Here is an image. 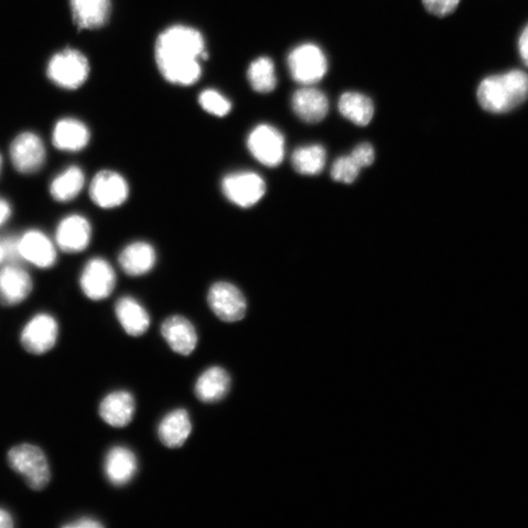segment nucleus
<instances>
[{
	"mask_svg": "<svg viewBox=\"0 0 528 528\" xmlns=\"http://www.w3.org/2000/svg\"><path fill=\"white\" fill-rule=\"evenodd\" d=\"M192 432V423L186 409H176L161 420L158 428L160 443L168 448H179L186 443Z\"/></svg>",
	"mask_w": 528,
	"mask_h": 528,
	"instance_id": "obj_24",
	"label": "nucleus"
},
{
	"mask_svg": "<svg viewBox=\"0 0 528 528\" xmlns=\"http://www.w3.org/2000/svg\"><path fill=\"white\" fill-rule=\"evenodd\" d=\"M134 413V397L126 391H117L106 395L100 406L101 419L114 428H124L131 424Z\"/></svg>",
	"mask_w": 528,
	"mask_h": 528,
	"instance_id": "obj_20",
	"label": "nucleus"
},
{
	"mask_svg": "<svg viewBox=\"0 0 528 528\" xmlns=\"http://www.w3.org/2000/svg\"><path fill=\"white\" fill-rule=\"evenodd\" d=\"M288 68L295 82L312 85L325 77L328 60L325 53L315 43H304L289 54Z\"/></svg>",
	"mask_w": 528,
	"mask_h": 528,
	"instance_id": "obj_5",
	"label": "nucleus"
},
{
	"mask_svg": "<svg viewBox=\"0 0 528 528\" xmlns=\"http://www.w3.org/2000/svg\"><path fill=\"white\" fill-rule=\"evenodd\" d=\"M74 24L81 30L103 27L111 13L110 0H70Z\"/></svg>",
	"mask_w": 528,
	"mask_h": 528,
	"instance_id": "obj_23",
	"label": "nucleus"
},
{
	"mask_svg": "<svg viewBox=\"0 0 528 528\" xmlns=\"http://www.w3.org/2000/svg\"><path fill=\"white\" fill-rule=\"evenodd\" d=\"M461 0H423L428 13L437 17H446L454 13Z\"/></svg>",
	"mask_w": 528,
	"mask_h": 528,
	"instance_id": "obj_32",
	"label": "nucleus"
},
{
	"mask_svg": "<svg viewBox=\"0 0 528 528\" xmlns=\"http://www.w3.org/2000/svg\"><path fill=\"white\" fill-rule=\"evenodd\" d=\"M208 304L213 314L224 322H238L247 314L244 294L238 287L229 282L214 283L209 290Z\"/></svg>",
	"mask_w": 528,
	"mask_h": 528,
	"instance_id": "obj_14",
	"label": "nucleus"
},
{
	"mask_svg": "<svg viewBox=\"0 0 528 528\" xmlns=\"http://www.w3.org/2000/svg\"><path fill=\"white\" fill-rule=\"evenodd\" d=\"M251 155L262 165L276 168L283 163L285 157V138L273 126H256L247 139Z\"/></svg>",
	"mask_w": 528,
	"mask_h": 528,
	"instance_id": "obj_9",
	"label": "nucleus"
},
{
	"mask_svg": "<svg viewBox=\"0 0 528 528\" xmlns=\"http://www.w3.org/2000/svg\"><path fill=\"white\" fill-rule=\"evenodd\" d=\"M326 150L320 144L299 147L292 155L293 168L301 176L320 175L326 166Z\"/></svg>",
	"mask_w": 528,
	"mask_h": 528,
	"instance_id": "obj_28",
	"label": "nucleus"
},
{
	"mask_svg": "<svg viewBox=\"0 0 528 528\" xmlns=\"http://www.w3.org/2000/svg\"><path fill=\"white\" fill-rule=\"evenodd\" d=\"M160 333L169 348L178 354L188 357L197 347L196 329L185 316H174L167 318L161 325Z\"/></svg>",
	"mask_w": 528,
	"mask_h": 528,
	"instance_id": "obj_17",
	"label": "nucleus"
},
{
	"mask_svg": "<svg viewBox=\"0 0 528 528\" xmlns=\"http://www.w3.org/2000/svg\"><path fill=\"white\" fill-rule=\"evenodd\" d=\"M360 167L355 163L351 156H342L335 160L331 169L333 180L344 185H351L360 174Z\"/></svg>",
	"mask_w": 528,
	"mask_h": 528,
	"instance_id": "obj_31",
	"label": "nucleus"
},
{
	"mask_svg": "<svg viewBox=\"0 0 528 528\" xmlns=\"http://www.w3.org/2000/svg\"><path fill=\"white\" fill-rule=\"evenodd\" d=\"M157 253L154 247L147 242L137 241L127 245L118 255V264L129 276H143L154 268Z\"/></svg>",
	"mask_w": 528,
	"mask_h": 528,
	"instance_id": "obj_21",
	"label": "nucleus"
},
{
	"mask_svg": "<svg viewBox=\"0 0 528 528\" xmlns=\"http://www.w3.org/2000/svg\"><path fill=\"white\" fill-rule=\"evenodd\" d=\"M115 312L117 321L129 336H143L150 327L151 318L148 311L133 297L125 296L118 299Z\"/></svg>",
	"mask_w": 528,
	"mask_h": 528,
	"instance_id": "obj_22",
	"label": "nucleus"
},
{
	"mask_svg": "<svg viewBox=\"0 0 528 528\" xmlns=\"http://www.w3.org/2000/svg\"><path fill=\"white\" fill-rule=\"evenodd\" d=\"M7 462L11 469L25 479L27 486L36 491L45 489L51 480L48 459L41 448L22 444L8 451Z\"/></svg>",
	"mask_w": 528,
	"mask_h": 528,
	"instance_id": "obj_3",
	"label": "nucleus"
},
{
	"mask_svg": "<svg viewBox=\"0 0 528 528\" xmlns=\"http://www.w3.org/2000/svg\"><path fill=\"white\" fill-rule=\"evenodd\" d=\"M84 186V171L78 165H71L51 179L48 191L54 201L66 203L78 198Z\"/></svg>",
	"mask_w": 528,
	"mask_h": 528,
	"instance_id": "obj_26",
	"label": "nucleus"
},
{
	"mask_svg": "<svg viewBox=\"0 0 528 528\" xmlns=\"http://www.w3.org/2000/svg\"><path fill=\"white\" fill-rule=\"evenodd\" d=\"M156 62L161 75L170 83L189 86L199 81V60L207 58L200 31L187 26H172L159 36Z\"/></svg>",
	"mask_w": 528,
	"mask_h": 528,
	"instance_id": "obj_1",
	"label": "nucleus"
},
{
	"mask_svg": "<svg viewBox=\"0 0 528 528\" xmlns=\"http://www.w3.org/2000/svg\"><path fill=\"white\" fill-rule=\"evenodd\" d=\"M59 323L48 312H39L22 329L20 342L23 349L34 355H43L56 346Z\"/></svg>",
	"mask_w": 528,
	"mask_h": 528,
	"instance_id": "obj_8",
	"label": "nucleus"
},
{
	"mask_svg": "<svg viewBox=\"0 0 528 528\" xmlns=\"http://www.w3.org/2000/svg\"><path fill=\"white\" fill-rule=\"evenodd\" d=\"M14 525L13 515L6 509L0 507V528H13Z\"/></svg>",
	"mask_w": 528,
	"mask_h": 528,
	"instance_id": "obj_37",
	"label": "nucleus"
},
{
	"mask_svg": "<svg viewBox=\"0 0 528 528\" xmlns=\"http://www.w3.org/2000/svg\"><path fill=\"white\" fill-rule=\"evenodd\" d=\"M199 103L204 111L220 117L229 115L232 108L230 101L214 90L203 91L199 96Z\"/></svg>",
	"mask_w": 528,
	"mask_h": 528,
	"instance_id": "obj_30",
	"label": "nucleus"
},
{
	"mask_svg": "<svg viewBox=\"0 0 528 528\" xmlns=\"http://www.w3.org/2000/svg\"><path fill=\"white\" fill-rule=\"evenodd\" d=\"M11 164L19 174H38L47 164L48 152L39 135L31 132L18 134L9 147Z\"/></svg>",
	"mask_w": 528,
	"mask_h": 528,
	"instance_id": "obj_6",
	"label": "nucleus"
},
{
	"mask_svg": "<svg viewBox=\"0 0 528 528\" xmlns=\"http://www.w3.org/2000/svg\"><path fill=\"white\" fill-rule=\"evenodd\" d=\"M117 284V275L111 264L103 257H92L86 263L80 275L82 294L91 300L109 298Z\"/></svg>",
	"mask_w": 528,
	"mask_h": 528,
	"instance_id": "obj_10",
	"label": "nucleus"
},
{
	"mask_svg": "<svg viewBox=\"0 0 528 528\" xmlns=\"http://www.w3.org/2000/svg\"><path fill=\"white\" fill-rule=\"evenodd\" d=\"M34 290L31 275L18 264L0 267V305L13 307L23 304Z\"/></svg>",
	"mask_w": 528,
	"mask_h": 528,
	"instance_id": "obj_15",
	"label": "nucleus"
},
{
	"mask_svg": "<svg viewBox=\"0 0 528 528\" xmlns=\"http://www.w3.org/2000/svg\"><path fill=\"white\" fill-rule=\"evenodd\" d=\"M129 195L126 178L118 172L103 169L97 172L90 186V196L97 207L111 210L121 207Z\"/></svg>",
	"mask_w": 528,
	"mask_h": 528,
	"instance_id": "obj_11",
	"label": "nucleus"
},
{
	"mask_svg": "<svg viewBox=\"0 0 528 528\" xmlns=\"http://www.w3.org/2000/svg\"><path fill=\"white\" fill-rule=\"evenodd\" d=\"M90 63L79 50L68 48L54 56L48 66V75L60 88L77 90L88 80Z\"/></svg>",
	"mask_w": 528,
	"mask_h": 528,
	"instance_id": "obj_4",
	"label": "nucleus"
},
{
	"mask_svg": "<svg viewBox=\"0 0 528 528\" xmlns=\"http://www.w3.org/2000/svg\"><path fill=\"white\" fill-rule=\"evenodd\" d=\"M339 111L359 126H368L374 117L375 105L370 97L360 92H344L340 97Z\"/></svg>",
	"mask_w": 528,
	"mask_h": 528,
	"instance_id": "obj_27",
	"label": "nucleus"
},
{
	"mask_svg": "<svg viewBox=\"0 0 528 528\" xmlns=\"http://www.w3.org/2000/svg\"><path fill=\"white\" fill-rule=\"evenodd\" d=\"M221 190L226 199L240 208L255 206L265 195L266 183L256 172L234 171L221 181Z\"/></svg>",
	"mask_w": 528,
	"mask_h": 528,
	"instance_id": "obj_7",
	"label": "nucleus"
},
{
	"mask_svg": "<svg viewBox=\"0 0 528 528\" xmlns=\"http://www.w3.org/2000/svg\"><path fill=\"white\" fill-rule=\"evenodd\" d=\"M137 458L131 449L115 446L108 451L104 461V472L108 480L115 487H124L137 472Z\"/></svg>",
	"mask_w": 528,
	"mask_h": 528,
	"instance_id": "obj_19",
	"label": "nucleus"
},
{
	"mask_svg": "<svg viewBox=\"0 0 528 528\" xmlns=\"http://www.w3.org/2000/svg\"><path fill=\"white\" fill-rule=\"evenodd\" d=\"M247 79L256 92L264 94L273 92L277 85L273 61L268 57L255 59L247 70Z\"/></svg>",
	"mask_w": 528,
	"mask_h": 528,
	"instance_id": "obj_29",
	"label": "nucleus"
},
{
	"mask_svg": "<svg viewBox=\"0 0 528 528\" xmlns=\"http://www.w3.org/2000/svg\"><path fill=\"white\" fill-rule=\"evenodd\" d=\"M65 528H100L104 527V524L99 520L91 518V516H83L74 522L68 523L62 525Z\"/></svg>",
	"mask_w": 528,
	"mask_h": 528,
	"instance_id": "obj_34",
	"label": "nucleus"
},
{
	"mask_svg": "<svg viewBox=\"0 0 528 528\" xmlns=\"http://www.w3.org/2000/svg\"><path fill=\"white\" fill-rule=\"evenodd\" d=\"M351 156L360 169L368 168L374 163L375 150L368 143H360L353 149Z\"/></svg>",
	"mask_w": 528,
	"mask_h": 528,
	"instance_id": "obj_33",
	"label": "nucleus"
},
{
	"mask_svg": "<svg viewBox=\"0 0 528 528\" xmlns=\"http://www.w3.org/2000/svg\"><path fill=\"white\" fill-rule=\"evenodd\" d=\"M92 239V226L88 218L80 213H70L57 224L54 241L58 250L75 255L88 249Z\"/></svg>",
	"mask_w": 528,
	"mask_h": 528,
	"instance_id": "obj_13",
	"label": "nucleus"
},
{
	"mask_svg": "<svg viewBox=\"0 0 528 528\" xmlns=\"http://www.w3.org/2000/svg\"><path fill=\"white\" fill-rule=\"evenodd\" d=\"M519 51L523 62L528 67V25L524 29L519 39Z\"/></svg>",
	"mask_w": 528,
	"mask_h": 528,
	"instance_id": "obj_36",
	"label": "nucleus"
},
{
	"mask_svg": "<svg viewBox=\"0 0 528 528\" xmlns=\"http://www.w3.org/2000/svg\"><path fill=\"white\" fill-rule=\"evenodd\" d=\"M292 108L301 121L317 124L327 117L329 100L325 92L307 85L293 94Z\"/></svg>",
	"mask_w": 528,
	"mask_h": 528,
	"instance_id": "obj_18",
	"label": "nucleus"
},
{
	"mask_svg": "<svg viewBox=\"0 0 528 528\" xmlns=\"http://www.w3.org/2000/svg\"><path fill=\"white\" fill-rule=\"evenodd\" d=\"M90 142V129L78 118H61L53 128L52 144L62 152H81L88 147Z\"/></svg>",
	"mask_w": 528,
	"mask_h": 528,
	"instance_id": "obj_16",
	"label": "nucleus"
},
{
	"mask_svg": "<svg viewBox=\"0 0 528 528\" xmlns=\"http://www.w3.org/2000/svg\"><path fill=\"white\" fill-rule=\"evenodd\" d=\"M21 260L37 268L48 271L58 262V247L56 241L42 230L30 229L18 237Z\"/></svg>",
	"mask_w": 528,
	"mask_h": 528,
	"instance_id": "obj_12",
	"label": "nucleus"
},
{
	"mask_svg": "<svg viewBox=\"0 0 528 528\" xmlns=\"http://www.w3.org/2000/svg\"><path fill=\"white\" fill-rule=\"evenodd\" d=\"M6 263V254L4 250V246L3 240H0V267H2Z\"/></svg>",
	"mask_w": 528,
	"mask_h": 528,
	"instance_id": "obj_38",
	"label": "nucleus"
},
{
	"mask_svg": "<svg viewBox=\"0 0 528 528\" xmlns=\"http://www.w3.org/2000/svg\"><path fill=\"white\" fill-rule=\"evenodd\" d=\"M478 101L483 110L505 114L528 99V74L520 70L490 75L479 85Z\"/></svg>",
	"mask_w": 528,
	"mask_h": 528,
	"instance_id": "obj_2",
	"label": "nucleus"
},
{
	"mask_svg": "<svg viewBox=\"0 0 528 528\" xmlns=\"http://www.w3.org/2000/svg\"><path fill=\"white\" fill-rule=\"evenodd\" d=\"M13 204L7 199L0 197V229L13 218Z\"/></svg>",
	"mask_w": 528,
	"mask_h": 528,
	"instance_id": "obj_35",
	"label": "nucleus"
},
{
	"mask_svg": "<svg viewBox=\"0 0 528 528\" xmlns=\"http://www.w3.org/2000/svg\"><path fill=\"white\" fill-rule=\"evenodd\" d=\"M3 169H4V158H3L2 154H0V176H2Z\"/></svg>",
	"mask_w": 528,
	"mask_h": 528,
	"instance_id": "obj_39",
	"label": "nucleus"
},
{
	"mask_svg": "<svg viewBox=\"0 0 528 528\" xmlns=\"http://www.w3.org/2000/svg\"><path fill=\"white\" fill-rule=\"evenodd\" d=\"M231 386L230 375L220 366L203 371L195 385V394L203 403H217L229 394Z\"/></svg>",
	"mask_w": 528,
	"mask_h": 528,
	"instance_id": "obj_25",
	"label": "nucleus"
}]
</instances>
